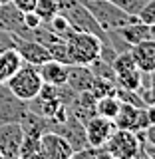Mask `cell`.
I'll use <instances>...</instances> for the list:
<instances>
[{
	"label": "cell",
	"mask_w": 155,
	"mask_h": 159,
	"mask_svg": "<svg viewBox=\"0 0 155 159\" xmlns=\"http://www.w3.org/2000/svg\"><path fill=\"white\" fill-rule=\"evenodd\" d=\"M40 70V76L46 84H52V86H62L66 84V78H68V66L58 60H48L44 62L42 66H38Z\"/></svg>",
	"instance_id": "cell-16"
},
{
	"label": "cell",
	"mask_w": 155,
	"mask_h": 159,
	"mask_svg": "<svg viewBox=\"0 0 155 159\" xmlns=\"http://www.w3.org/2000/svg\"><path fill=\"white\" fill-rule=\"evenodd\" d=\"M116 6H119L123 10V12L131 14V16H135V14L139 12V8L145 4V0H112Z\"/></svg>",
	"instance_id": "cell-25"
},
{
	"label": "cell",
	"mask_w": 155,
	"mask_h": 159,
	"mask_svg": "<svg viewBox=\"0 0 155 159\" xmlns=\"http://www.w3.org/2000/svg\"><path fill=\"white\" fill-rule=\"evenodd\" d=\"M145 113H147V121L149 123H155V103L145 106Z\"/></svg>",
	"instance_id": "cell-28"
},
{
	"label": "cell",
	"mask_w": 155,
	"mask_h": 159,
	"mask_svg": "<svg viewBox=\"0 0 155 159\" xmlns=\"http://www.w3.org/2000/svg\"><path fill=\"white\" fill-rule=\"evenodd\" d=\"M8 48H14V34L6 32V30H0V52Z\"/></svg>",
	"instance_id": "cell-27"
},
{
	"label": "cell",
	"mask_w": 155,
	"mask_h": 159,
	"mask_svg": "<svg viewBox=\"0 0 155 159\" xmlns=\"http://www.w3.org/2000/svg\"><path fill=\"white\" fill-rule=\"evenodd\" d=\"M6 2H12V0H0V4H6Z\"/></svg>",
	"instance_id": "cell-30"
},
{
	"label": "cell",
	"mask_w": 155,
	"mask_h": 159,
	"mask_svg": "<svg viewBox=\"0 0 155 159\" xmlns=\"http://www.w3.org/2000/svg\"><path fill=\"white\" fill-rule=\"evenodd\" d=\"M84 127H86V137H88V145L92 147H103L106 141L109 139V135L116 129V123L113 119H107L103 116H92L89 119L84 121Z\"/></svg>",
	"instance_id": "cell-10"
},
{
	"label": "cell",
	"mask_w": 155,
	"mask_h": 159,
	"mask_svg": "<svg viewBox=\"0 0 155 159\" xmlns=\"http://www.w3.org/2000/svg\"><path fill=\"white\" fill-rule=\"evenodd\" d=\"M92 96L93 98H103V96H109V93L116 92V82L112 80H106V78H93V84H92Z\"/></svg>",
	"instance_id": "cell-23"
},
{
	"label": "cell",
	"mask_w": 155,
	"mask_h": 159,
	"mask_svg": "<svg viewBox=\"0 0 155 159\" xmlns=\"http://www.w3.org/2000/svg\"><path fill=\"white\" fill-rule=\"evenodd\" d=\"M82 4L89 10V14L96 18V22L106 32L107 30H117L133 22V20H137L135 16H131V14L123 12L119 6H116L112 0H82Z\"/></svg>",
	"instance_id": "cell-2"
},
{
	"label": "cell",
	"mask_w": 155,
	"mask_h": 159,
	"mask_svg": "<svg viewBox=\"0 0 155 159\" xmlns=\"http://www.w3.org/2000/svg\"><path fill=\"white\" fill-rule=\"evenodd\" d=\"M18 159H40V137L24 133Z\"/></svg>",
	"instance_id": "cell-21"
},
{
	"label": "cell",
	"mask_w": 155,
	"mask_h": 159,
	"mask_svg": "<svg viewBox=\"0 0 155 159\" xmlns=\"http://www.w3.org/2000/svg\"><path fill=\"white\" fill-rule=\"evenodd\" d=\"M34 12L40 16V20H42L44 24H48L50 20L58 14V0H36Z\"/></svg>",
	"instance_id": "cell-22"
},
{
	"label": "cell",
	"mask_w": 155,
	"mask_h": 159,
	"mask_svg": "<svg viewBox=\"0 0 155 159\" xmlns=\"http://www.w3.org/2000/svg\"><path fill=\"white\" fill-rule=\"evenodd\" d=\"M0 30H6L18 38L30 36V28L24 24V12L14 2L0 4Z\"/></svg>",
	"instance_id": "cell-9"
},
{
	"label": "cell",
	"mask_w": 155,
	"mask_h": 159,
	"mask_svg": "<svg viewBox=\"0 0 155 159\" xmlns=\"http://www.w3.org/2000/svg\"><path fill=\"white\" fill-rule=\"evenodd\" d=\"M28 111V102L20 99L16 93H12L6 84H0V125L10 121H22V117Z\"/></svg>",
	"instance_id": "cell-5"
},
{
	"label": "cell",
	"mask_w": 155,
	"mask_h": 159,
	"mask_svg": "<svg viewBox=\"0 0 155 159\" xmlns=\"http://www.w3.org/2000/svg\"><path fill=\"white\" fill-rule=\"evenodd\" d=\"M22 66V58L16 52V48H8L0 52V84H6L8 78Z\"/></svg>",
	"instance_id": "cell-18"
},
{
	"label": "cell",
	"mask_w": 155,
	"mask_h": 159,
	"mask_svg": "<svg viewBox=\"0 0 155 159\" xmlns=\"http://www.w3.org/2000/svg\"><path fill=\"white\" fill-rule=\"evenodd\" d=\"M119 107H121V102L117 99L116 93H109V96H103V98H98L96 99V113L98 116H103L107 119H113L117 116Z\"/></svg>",
	"instance_id": "cell-19"
},
{
	"label": "cell",
	"mask_w": 155,
	"mask_h": 159,
	"mask_svg": "<svg viewBox=\"0 0 155 159\" xmlns=\"http://www.w3.org/2000/svg\"><path fill=\"white\" fill-rule=\"evenodd\" d=\"M113 123H116V127L131 129V131H141L149 125L145 107H135L129 106V103H121L117 116L113 117Z\"/></svg>",
	"instance_id": "cell-12"
},
{
	"label": "cell",
	"mask_w": 155,
	"mask_h": 159,
	"mask_svg": "<svg viewBox=\"0 0 155 159\" xmlns=\"http://www.w3.org/2000/svg\"><path fill=\"white\" fill-rule=\"evenodd\" d=\"M135 18L139 20V22L147 24V26L155 24V0H145V4L139 8V12L135 14Z\"/></svg>",
	"instance_id": "cell-24"
},
{
	"label": "cell",
	"mask_w": 155,
	"mask_h": 159,
	"mask_svg": "<svg viewBox=\"0 0 155 159\" xmlns=\"http://www.w3.org/2000/svg\"><path fill=\"white\" fill-rule=\"evenodd\" d=\"M116 32L125 40L129 46H133V44H137V42H143V40L151 38V34H149V26H147V24H143V22H139V20H133V22L125 24V26L117 28Z\"/></svg>",
	"instance_id": "cell-17"
},
{
	"label": "cell",
	"mask_w": 155,
	"mask_h": 159,
	"mask_svg": "<svg viewBox=\"0 0 155 159\" xmlns=\"http://www.w3.org/2000/svg\"><path fill=\"white\" fill-rule=\"evenodd\" d=\"M93 72L89 66H84V64H72L68 66V78H66V84L74 92H89L92 89V84H93Z\"/></svg>",
	"instance_id": "cell-14"
},
{
	"label": "cell",
	"mask_w": 155,
	"mask_h": 159,
	"mask_svg": "<svg viewBox=\"0 0 155 159\" xmlns=\"http://www.w3.org/2000/svg\"><path fill=\"white\" fill-rule=\"evenodd\" d=\"M74 149L58 131H44L40 135V159H72Z\"/></svg>",
	"instance_id": "cell-7"
},
{
	"label": "cell",
	"mask_w": 155,
	"mask_h": 159,
	"mask_svg": "<svg viewBox=\"0 0 155 159\" xmlns=\"http://www.w3.org/2000/svg\"><path fill=\"white\" fill-rule=\"evenodd\" d=\"M14 48H16V52L20 54L22 62L32 64V66H42L44 62L52 60L50 58L48 48L44 46L42 42L32 40V38H18V36H14Z\"/></svg>",
	"instance_id": "cell-11"
},
{
	"label": "cell",
	"mask_w": 155,
	"mask_h": 159,
	"mask_svg": "<svg viewBox=\"0 0 155 159\" xmlns=\"http://www.w3.org/2000/svg\"><path fill=\"white\" fill-rule=\"evenodd\" d=\"M66 107H68L70 116L86 121L92 116H96V98L92 96V92H78Z\"/></svg>",
	"instance_id": "cell-15"
},
{
	"label": "cell",
	"mask_w": 155,
	"mask_h": 159,
	"mask_svg": "<svg viewBox=\"0 0 155 159\" xmlns=\"http://www.w3.org/2000/svg\"><path fill=\"white\" fill-rule=\"evenodd\" d=\"M22 139H24V129L18 121L2 123L0 125V157L18 159Z\"/></svg>",
	"instance_id": "cell-8"
},
{
	"label": "cell",
	"mask_w": 155,
	"mask_h": 159,
	"mask_svg": "<svg viewBox=\"0 0 155 159\" xmlns=\"http://www.w3.org/2000/svg\"><path fill=\"white\" fill-rule=\"evenodd\" d=\"M24 24H26V28L34 30V28H38L40 24H44V22L40 20V16L34 12V10H28V12H24Z\"/></svg>",
	"instance_id": "cell-26"
},
{
	"label": "cell",
	"mask_w": 155,
	"mask_h": 159,
	"mask_svg": "<svg viewBox=\"0 0 155 159\" xmlns=\"http://www.w3.org/2000/svg\"><path fill=\"white\" fill-rule=\"evenodd\" d=\"M68 42V52H70V66L72 64H84L89 66L93 60L99 58V50H102V40L96 34L82 32V30H70L64 36Z\"/></svg>",
	"instance_id": "cell-1"
},
{
	"label": "cell",
	"mask_w": 155,
	"mask_h": 159,
	"mask_svg": "<svg viewBox=\"0 0 155 159\" xmlns=\"http://www.w3.org/2000/svg\"><path fill=\"white\" fill-rule=\"evenodd\" d=\"M50 131H58L60 135L66 137V141L72 145L74 151H80L88 145V137H86V127L84 121L74 116H68L62 123H54L50 119Z\"/></svg>",
	"instance_id": "cell-6"
},
{
	"label": "cell",
	"mask_w": 155,
	"mask_h": 159,
	"mask_svg": "<svg viewBox=\"0 0 155 159\" xmlns=\"http://www.w3.org/2000/svg\"><path fill=\"white\" fill-rule=\"evenodd\" d=\"M141 76H143V72L139 68L121 72V74H117V76H116V86L129 88V89H139V86H141Z\"/></svg>",
	"instance_id": "cell-20"
},
{
	"label": "cell",
	"mask_w": 155,
	"mask_h": 159,
	"mask_svg": "<svg viewBox=\"0 0 155 159\" xmlns=\"http://www.w3.org/2000/svg\"><path fill=\"white\" fill-rule=\"evenodd\" d=\"M149 34H151V38L155 40V24H151V26H149Z\"/></svg>",
	"instance_id": "cell-29"
},
{
	"label": "cell",
	"mask_w": 155,
	"mask_h": 159,
	"mask_svg": "<svg viewBox=\"0 0 155 159\" xmlns=\"http://www.w3.org/2000/svg\"><path fill=\"white\" fill-rule=\"evenodd\" d=\"M106 149L107 157H116V159H133L139 157V149H141V141H139L137 133L131 129H121L116 127L113 133L109 135L106 141Z\"/></svg>",
	"instance_id": "cell-4"
},
{
	"label": "cell",
	"mask_w": 155,
	"mask_h": 159,
	"mask_svg": "<svg viewBox=\"0 0 155 159\" xmlns=\"http://www.w3.org/2000/svg\"><path fill=\"white\" fill-rule=\"evenodd\" d=\"M129 54H131L135 66L141 70V72H153L155 70V40L147 38L143 42H137L129 48Z\"/></svg>",
	"instance_id": "cell-13"
},
{
	"label": "cell",
	"mask_w": 155,
	"mask_h": 159,
	"mask_svg": "<svg viewBox=\"0 0 155 159\" xmlns=\"http://www.w3.org/2000/svg\"><path fill=\"white\" fill-rule=\"evenodd\" d=\"M42 84H44V80H42V76H40L38 66H32V64L22 62V66L8 78L6 86L12 89V93H16L20 99L30 102V99H34L38 96Z\"/></svg>",
	"instance_id": "cell-3"
}]
</instances>
